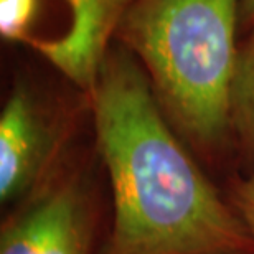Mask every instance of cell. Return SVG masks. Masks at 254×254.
Wrapping results in <instances>:
<instances>
[{"label":"cell","instance_id":"cell-4","mask_svg":"<svg viewBox=\"0 0 254 254\" xmlns=\"http://www.w3.org/2000/svg\"><path fill=\"white\" fill-rule=\"evenodd\" d=\"M98 169L93 132L42 189L5 213L0 254H99Z\"/></svg>","mask_w":254,"mask_h":254},{"label":"cell","instance_id":"cell-9","mask_svg":"<svg viewBox=\"0 0 254 254\" xmlns=\"http://www.w3.org/2000/svg\"><path fill=\"white\" fill-rule=\"evenodd\" d=\"M246 254H254V253H246Z\"/></svg>","mask_w":254,"mask_h":254},{"label":"cell","instance_id":"cell-7","mask_svg":"<svg viewBox=\"0 0 254 254\" xmlns=\"http://www.w3.org/2000/svg\"><path fill=\"white\" fill-rule=\"evenodd\" d=\"M226 195L254 240V169L246 174L235 172L228 182Z\"/></svg>","mask_w":254,"mask_h":254},{"label":"cell","instance_id":"cell-3","mask_svg":"<svg viewBox=\"0 0 254 254\" xmlns=\"http://www.w3.org/2000/svg\"><path fill=\"white\" fill-rule=\"evenodd\" d=\"M93 134L91 96L50 66L15 69L0 113V203L18 206Z\"/></svg>","mask_w":254,"mask_h":254},{"label":"cell","instance_id":"cell-8","mask_svg":"<svg viewBox=\"0 0 254 254\" xmlns=\"http://www.w3.org/2000/svg\"><path fill=\"white\" fill-rule=\"evenodd\" d=\"M254 27V0L240 2V37Z\"/></svg>","mask_w":254,"mask_h":254},{"label":"cell","instance_id":"cell-1","mask_svg":"<svg viewBox=\"0 0 254 254\" xmlns=\"http://www.w3.org/2000/svg\"><path fill=\"white\" fill-rule=\"evenodd\" d=\"M89 96L111 191L99 254L254 253L230 198L169 124L142 66L118 42Z\"/></svg>","mask_w":254,"mask_h":254},{"label":"cell","instance_id":"cell-5","mask_svg":"<svg viewBox=\"0 0 254 254\" xmlns=\"http://www.w3.org/2000/svg\"><path fill=\"white\" fill-rule=\"evenodd\" d=\"M132 0H0L5 42L33 50L91 93Z\"/></svg>","mask_w":254,"mask_h":254},{"label":"cell","instance_id":"cell-2","mask_svg":"<svg viewBox=\"0 0 254 254\" xmlns=\"http://www.w3.org/2000/svg\"><path fill=\"white\" fill-rule=\"evenodd\" d=\"M241 0H132L114 42L149 81L162 114L206 170L235 165L231 89Z\"/></svg>","mask_w":254,"mask_h":254},{"label":"cell","instance_id":"cell-6","mask_svg":"<svg viewBox=\"0 0 254 254\" xmlns=\"http://www.w3.org/2000/svg\"><path fill=\"white\" fill-rule=\"evenodd\" d=\"M231 130L236 172L254 169V27L240 37L231 89Z\"/></svg>","mask_w":254,"mask_h":254}]
</instances>
